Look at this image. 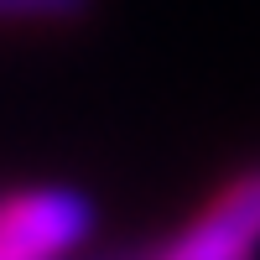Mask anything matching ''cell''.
<instances>
[{"instance_id": "1", "label": "cell", "mask_w": 260, "mask_h": 260, "mask_svg": "<svg viewBox=\"0 0 260 260\" xmlns=\"http://www.w3.org/2000/svg\"><path fill=\"white\" fill-rule=\"evenodd\" d=\"M89 234L94 203L78 187H31L0 203V260H62Z\"/></svg>"}, {"instance_id": "2", "label": "cell", "mask_w": 260, "mask_h": 260, "mask_svg": "<svg viewBox=\"0 0 260 260\" xmlns=\"http://www.w3.org/2000/svg\"><path fill=\"white\" fill-rule=\"evenodd\" d=\"M151 260H260V167L234 177Z\"/></svg>"}, {"instance_id": "3", "label": "cell", "mask_w": 260, "mask_h": 260, "mask_svg": "<svg viewBox=\"0 0 260 260\" xmlns=\"http://www.w3.org/2000/svg\"><path fill=\"white\" fill-rule=\"evenodd\" d=\"M94 0H0V26L6 21H42V26H57V21H78Z\"/></svg>"}]
</instances>
